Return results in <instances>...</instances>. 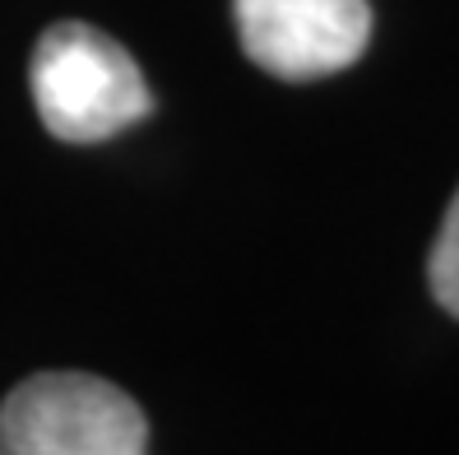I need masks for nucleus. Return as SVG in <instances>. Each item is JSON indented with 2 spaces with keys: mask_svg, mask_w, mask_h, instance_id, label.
<instances>
[{
  "mask_svg": "<svg viewBox=\"0 0 459 455\" xmlns=\"http://www.w3.org/2000/svg\"><path fill=\"white\" fill-rule=\"evenodd\" d=\"M38 117L65 144H98L153 112L134 57L93 23H51L33 47Z\"/></svg>",
  "mask_w": 459,
  "mask_h": 455,
  "instance_id": "nucleus-1",
  "label": "nucleus"
},
{
  "mask_svg": "<svg viewBox=\"0 0 459 455\" xmlns=\"http://www.w3.org/2000/svg\"><path fill=\"white\" fill-rule=\"evenodd\" d=\"M0 455H149V423L112 381L38 372L0 405Z\"/></svg>",
  "mask_w": 459,
  "mask_h": 455,
  "instance_id": "nucleus-2",
  "label": "nucleus"
},
{
  "mask_svg": "<svg viewBox=\"0 0 459 455\" xmlns=\"http://www.w3.org/2000/svg\"><path fill=\"white\" fill-rule=\"evenodd\" d=\"M241 51L274 79H325L371 42L367 0H232Z\"/></svg>",
  "mask_w": 459,
  "mask_h": 455,
  "instance_id": "nucleus-3",
  "label": "nucleus"
},
{
  "mask_svg": "<svg viewBox=\"0 0 459 455\" xmlns=\"http://www.w3.org/2000/svg\"><path fill=\"white\" fill-rule=\"evenodd\" d=\"M427 284H431V298H437L450 316H459V191H455L446 219H441L437 242H431Z\"/></svg>",
  "mask_w": 459,
  "mask_h": 455,
  "instance_id": "nucleus-4",
  "label": "nucleus"
}]
</instances>
